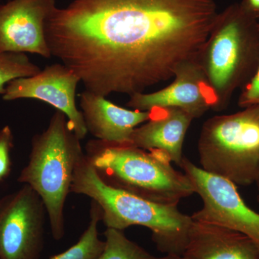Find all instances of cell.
<instances>
[{"label":"cell","mask_w":259,"mask_h":259,"mask_svg":"<svg viewBox=\"0 0 259 259\" xmlns=\"http://www.w3.org/2000/svg\"><path fill=\"white\" fill-rule=\"evenodd\" d=\"M218 15L214 0H73L48 19L46 39L86 90L131 96L197 58Z\"/></svg>","instance_id":"6da1fadb"},{"label":"cell","mask_w":259,"mask_h":259,"mask_svg":"<svg viewBox=\"0 0 259 259\" xmlns=\"http://www.w3.org/2000/svg\"><path fill=\"white\" fill-rule=\"evenodd\" d=\"M71 192L87 196L96 202L107 228L124 231L131 226L145 227L152 233L158 250L181 259L192 218L181 212L178 206L156 203L109 185L85 154L75 170Z\"/></svg>","instance_id":"7a4b0ae2"},{"label":"cell","mask_w":259,"mask_h":259,"mask_svg":"<svg viewBox=\"0 0 259 259\" xmlns=\"http://www.w3.org/2000/svg\"><path fill=\"white\" fill-rule=\"evenodd\" d=\"M197 60L212 91V110H226L258 69V19L240 3L227 7L218 13Z\"/></svg>","instance_id":"3957f363"},{"label":"cell","mask_w":259,"mask_h":259,"mask_svg":"<svg viewBox=\"0 0 259 259\" xmlns=\"http://www.w3.org/2000/svg\"><path fill=\"white\" fill-rule=\"evenodd\" d=\"M85 155L109 185L156 203L178 206L195 193L188 177L175 169L163 151L97 139L89 141Z\"/></svg>","instance_id":"277c9868"},{"label":"cell","mask_w":259,"mask_h":259,"mask_svg":"<svg viewBox=\"0 0 259 259\" xmlns=\"http://www.w3.org/2000/svg\"><path fill=\"white\" fill-rule=\"evenodd\" d=\"M80 141L66 116L56 110L47 128L32 138L28 164L18 179L40 196L56 241L64 238L65 203L75 170L85 154Z\"/></svg>","instance_id":"5b68a950"},{"label":"cell","mask_w":259,"mask_h":259,"mask_svg":"<svg viewBox=\"0 0 259 259\" xmlns=\"http://www.w3.org/2000/svg\"><path fill=\"white\" fill-rule=\"evenodd\" d=\"M200 168L237 187L255 183L259 171V105L214 116L198 141Z\"/></svg>","instance_id":"8992f818"},{"label":"cell","mask_w":259,"mask_h":259,"mask_svg":"<svg viewBox=\"0 0 259 259\" xmlns=\"http://www.w3.org/2000/svg\"><path fill=\"white\" fill-rule=\"evenodd\" d=\"M181 168L194 186L203 205L191 217L240 232L259 249V213L247 205L233 182L211 175L184 158Z\"/></svg>","instance_id":"52a82bcc"},{"label":"cell","mask_w":259,"mask_h":259,"mask_svg":"<svg viewBox=\"0 0 259 259\" xmlns=\"http://www.w3.org/2000/svg\"><path fill=\"white\" fill-rule=\"evenodd\" d=\"M45 206L30 186L0 199V259H38L44 248Z\"/></svg>","instance_id":"ba28073f"},{"label":"cell","mask_w":259,"mask_h":259,"mask_svg":"<svg viewBox=\"0 0 259 259\" xmlns=\"http://www.w3.org/2000/svg\"><path fill=\"white\" fill-rule=\"evenodd\" d=\"M79 76L63 64L47 66L38 74L13 80L3 95L5 101L32 99L46 102L67 117L71 128L80 140L88 134L83 114L76 104Z\"/></svg>","instance_id":"9c48e42d"},{"label":"cell","mask_w":259,"mask_h":259,"mask_svg":"<svg viewBox=\"0 0 259 259\" xmlns=\"http://www.w3.org/2000/svg\"><path fill=\"white\" fill-rule=\"evenodd\" d=\"M56 8V0H10L0 5V54L52 57L45 27Z\"/></svg>","instance_id":"30bf717a"},{"label":"cell","mask_w":259,"mask_h":259,"mask_svg":"<svg viewBox=\"0 0 259 259\" xmlns=\"http://www.w3.org/2000/svg\"><path fill=\"white\" fill-rule=\"evenodd\" d=\"M213 104L212 91L195 58L177 68L171 84L154 93L131 95L127 106L140 111L174 107L184 110L195 119L212 110Z\"/></svg>","instance_id":"8fae6325"},{"label":"cell","mask_w":259,"mask_h":259,"mask_svg":"<svg viewBox=\"0 0 259 259\" xmlns=\"http://www.w3.org/2000/svg\"><path fill=\"white\" fill-rule=\"evenodd\" d=\"M80 106L88 133L112 144H130L134 130L151 117L150 110L123 108L88 90L80 95Z\"/></svg>","instance_id":"7c38bea8"},{"label":"cell","mask_w":259,"mask_h":259,"mask_svg":"<svg viewBox=\"0 0 259 259\" xmlns=\"http://www.w3.org/2000/svg\"><path fill=\"white\" fill-rule=\"evenodd\" d=\"M181 259H259V249L240 232L192 219Z\"/></svg>","instance_id":"4fadbf2b"},{"label":"cell","mask_w":259,"mask_h":259,"mask_svg":"<svg viewBox=\"0 0 259 259\" xmlns=\"http://www.w3.org/2000/svg\"><path fill=\"white\" fill-rule=\"evenodd\" d=\"M149 120L136 127L131 143L145 151L158 150L171 162L181 166L184 159L183 145L193 117L181 109L153 108Z\"/></svg>","instance_id":"5bb4252c"},{"label":"cell","mask_w":259,"mask_h":259,"mask_svg":"<svg viewBox=\"0 0 259 259\" xmlns=\"http://www.w3.org/2000/svg\"><path fill=\"white\" fill-rule=\"evenodd\" d=\"M102 221L101 209L92 201L90 221L87 229L74 245L49 259H97L105 248V242L99 237L98 225Z\"/></svg>","instance_id":"9a60e30c"},{"label":"cell","mask_w":259,"mask_h":259,"mask_svg":"<svg viewBox=\"0 0 259 259\" xmlns=\"http://www.w3.org/2000/svg\"><path fill=\"white\" fill-rule=\"evenodd\" d=\"M105 236V248L97 259H180L174 255H153L128 239L123 231L107 228Z\"/></svg>","instance_id":"2e32d148"},{"label":"cell","mask_w":259,"mask_h":259,"mask_svg":"<svg viewBox=\"0 0 259 259\" xmlns=\"http://www.w3.org/2000/svg\"><path fill=\"white\" fill-rule=\"evenodd\" d=\"M40 71L25 54H0V95H4L7 85L13 80L34 76Z\"/></svg>","instance_id":"e0dca14e"},{"label":"cell","mask_w":259,"mask_h":259,"mask_svg":"<svg viewBox=\"0 0 259 259\" xmlns=\"http://www.w3.org/2000/svg\"><path fill=\"white\" fill-rule=\"evenodd\" d=\"M14 147V136L9 125L0 130V182L7 180L12 171L11 153Z\"/></svg>","instance_id":"ac0fdd59"},{"label":"cell","mask_w":259,"mask_h":259,"mask_svg":"<svg viewBox=\"0 0 259 259\" xmlns=\"http://www.w3.org/2000/svg\"><path fill=\"white\" fill-rule=\"evenodd\" d=\"M241 91L238 101V106L243 109L259 105V66L254 76Z\"/></svg>","instance_id":"d6986e66"},{"label":"cell","mask_w":259,"mask_h":259,"mask_svg":"<svg viewBox=\"0 0 259 259\" xmlns=\"http://www.w3.org/2000/svg\"><path fill=\"white\" fill-rule=\"evenodd\" d=\"M241 5L255 17L259 15V0H242Z\"/></svg>","instance_id":"ffe728a7"},{"label":"cell","mask_w":259,"mask_h":259,"mask_svg":"<svg viewBox=\"0 0 259 259\" xmlns=\"http://www.w3.org/2000/svg\"><path fill=\"white\" fill-rule=\"evenodd\" d=\"M255 185H256L257 189L259 192V171L258 174V177H257L256 181H255Z\"/></svg>","instance_id":"44dd1931"},{"label":"cell","mask_w":259,"mask_h":259,"mask_svg":"<svg viewBox=\"0 0 259 259\" xmlns=\"http://www.w3.org/2000/svg\"><path fill=\"white\" fill-rule=\"evenodd\" d=\"M257 199H258V203H259V194L258 195V197H257Z\"/></svg>","instance_id":"7402d4cb"},{"label":"cell","mask_w":259,"mask_h":259,"mask_svg":"<svg viewBox=\"0 0 259 259\" xmlns=\"http://www.w3.org/2000/svg\"><path fill=\"white\" fill-rule=\"evenodd\" d=\"M1 1H2V0H0V2H1Z\"/></svg>","instance_id":"603a6c76"}]
</instances>
